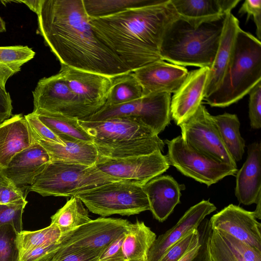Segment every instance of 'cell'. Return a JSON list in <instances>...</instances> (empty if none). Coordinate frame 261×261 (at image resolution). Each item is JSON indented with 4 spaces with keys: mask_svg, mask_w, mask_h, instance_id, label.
I'll list each match as a JSON object with an SVG mask.
<instances>
[{
    "mask_svg": "<svg viewBox=\"0 0 261 261\" xmlns=\"http://www.w3.org/2000/svg\"><path fill=\"white\" fill-rule=\"evenodd\" d=\"M33 95L34 110L41 109L78 120L93 114L81 103L60 72L40 79Z\"/></svg>",
    "mask_w": 261,
    "mask_h": 261,
    "instance_id": "11",
    "label": "cell"
},
{
    "mask_svg": "<svg viewBox=\"0 0 261 261\" xmlns=\"http://www.w3.org/2000/svg\"><path fill=\"white\" fill-rule=\"evenodd\" d=\"M156 238L144 222L130 223L125 232L121 251L125 261H146L147 253Z\"/></svg>",
    "mask_w": 261,
    "mask_h": 261,
    "instance_id": "27",
    "label": "cell"
},
{
    "mask_svg": "<svg viewBox=\"0 0 261 261\" xmlns=\"http://www.w3.org/2000/svg\"><path fill=\"white\" fill-rule=\"evenodd\" d=\"M249 118L251 127H261V82L258 83L249 92Z\"/></svg>",
    "mask_w": 261,
    "mask_h": 261,
    "instance_id": "41",
    "label": "cell"
},
{
    "mask_svg": "<svg viewBox=\"0 0 261 261\" xmlns=\"http://www.w3.org/2000/svg\"><path fill=\"white\" fill-rule=\"evenodd\" d=\"M132 72L142 86L143 96L152 93H174L189 73L185 67L168 63L162 60Z\"/></svg>",
    "mask_w": 261,
    "mask_h": 261,
    "instance_id": "15",
    "label": "cell"
},
{
    "mask_svg": "<svg viewBox=\"0 0 261 261\" xmlns=\"http://www.w3.org/2000/svg\"><path fill=\"white\" fill-rule=\"evenodd\" d=\"M6 31V28L5 21L0 16V33L5 32Z\"/></svg>",
    "mask_w": 261,
    "mask_h": 261,
    "instance_id": "52",
    "label": "cell"
},
{
    "mask_svg": "<svg viewBox=\"0 0 261 261\" xmlns=\"http://www.w3.org/2000/svg\"><path fill=\"white\" fill-rule=\"evenodd\" d=\"M261 82V42L241 28L231 59L219 87L203 99L211 107L224 108L248 94Z\"/></svg>",
    "mask_w": 261,
    "mask_h": 261,
    "instance_id": "4",
    "label": "cell"
},
{
    "mask_svg": "<svg viewBox=\"0 0 261 261\" xmlns=\"http://www.w3.org/2000/svg\"><path fill=\"white\" fill-rule=\"evenodd\" d=\"M131 223L126 219L101 217L63 234L59 249L67 250L106 249L125 232Z\"/></svg>",
    "mask_w": 261,
    "mask_h": 261,
    "instance_id": "12",
    "label": "cell"
},
{
    "mask_svg": "<svg viewBox=\"0 0 261 261\" xmlns=\"http://www.w3.org/2000/svg\"><path fill=\"white\" fill-rule=\"evenodd\" d=\"M63 236L58 227L51 223L38 230H22L17 238L19 255L36 248L61 242Z\"/></svg>",
    "mask_w": 261,
    "mask_h": 261,
    "instance_id": "34",
    "label": "cell"
},
{
    "mask_svg": "<svg viewBox=\"0 0 261 261\" xmlns=\"http://www.w3.org/2000/svg\"><path fill=\"white\" fill-rule=\"evenodd\" d=\"M210 227L208 223L205 225L201 236H200V247L193 261H212L208 245Z\"/></svg>",
    "mask_w": 261,
    "mask_h": 261,
    "instance_id": "47",
    "label": "cell"
},
{
    "mask_svg": "<svg viewBox=\"0 0 261 261\" xmlns=\"http://www.w3.org/2000/svg\"><path fill=\"white\" fill-rule=\"evenodd\" d=\"M79 121L80 124L93 138V143H113L158 135L149 127L130 118Z\"/></svg>",
    "mask_w": 261,
    "mask_h": 261,
    "instance_id": "16",
    "label": "cell"
},
{
    "mask_svg": "<svg viewBox=\"0 0 261 261\" xmlns=\"http://www.w3.org/2000/svg\"><path fill=\"white\" fill-rule=\"evenodd\" d=\"M221 139L229 154L237 163L242 160L245 142L240 132V122L236 114L224 113L213 116Z\"/></svg>",
    "mask_w": 261,
    "mask_h": 261,
    "instance_id": "28",
    "label": "cell"
},
{
    "mask_svg": "<svg viewBox=\"0 0 261 261\" xmlns=\"http://www.w3.org/2000/svg\"><path fill=\"white\" fill-rule=\"evenodd\" d=\"M50 162L47 151L37 142L16 154L5 168L8 179L22 190H29L35 177Z\"/></svg>",
    "mask_w": 261,
    "mask_h": 261,
    "instance_id": "19",
    "label": "cell"
},
{
    "mask_svg": "<svg viewBox=\"0 0 261 261\" xmlns=\"http://www.w3.org/2000/svg\"><path fill=\"white\" fill-rule=\"evenodd\" d=\"M208 225L261 251V224L253 212L230 204L214 215Z\"/></svg>",
    "mask_w": 261,
    "mask_h": 261,
    "instance_id": "14",
    "label": "cell"
},
{
    "mask_svg": "<svg viewBox=\"0 0 261 261\" xmlns=\"http://www.w3.org/2000/svg\"><path fill=\"white\" fill-rule=\"evenodd\" d=\"M166 0H83L89 18L113 15L125 10L164 3Z\"/></svg>",
    "mask_w": 261,
    "mask_h": 261,
    "instance_id": "33",
    "label": "cell"
},
{
    "mask_svg": "<svg viewBox=\"0 0 261 261\" xmlns=\"http://www.w3.org/2000/svg\"><path fill=\"white\" fill-rule=\"evenodd\" d=\"M35 55V51L28 46H0V88L6 90L8 80Z\"/></svg>",
    "mask_w": 261,
    "mask_h": 261,
    "instance_id": "32",
    "label": "cell"
},
{
    "mask_svg": "<svg viewBox=\"0 0 261 261\" xmlns=\"http://www.w3.org/2000/svg\"><path fill=\"white\" fill-rule=\"evenodd\" d=\"M27 204H0V226L11 224L18 233L22 231V214Z\"/></svg>",
    "mask_w": 261,
    "mask_h": 261,
    "instance_id": "38",
    "label": "cell"
},
{
    "mask_svg": "<svg viewBox=\"0 0 261 261\" xmlns=\"http://www.w3.org/2000/svg\"><path fill=\"white\" fill-rule=\"evenodd\" d=\"M33 112L60 139L67 137L78 140L93 141L92 137L80 124L77 119L41 109L33 110Z\"/></svg>",
    "mask_w": 261,
    "mask_h": 261,
    "instance_id": "29",
    "label": "cell"
},
{
    "mask_svg": "<svg viewBox=\"0 0 261 261\" xmlns=\"http://www.w3.org/2000/svg\"><path fill=\"white\" fill-rule=\"evenodd\" d=\"M63 144L34 140L48 152L51 161L93 166L98 158L97 148L92 142L75 140L64 137L61 139Z\"/></svg>",
    "mask_w": 261,
    "mask_h": 261,
    "instance_id": "25",
    "label": "cell"
},
{
    "mask_svg": "<svg viewBox=\"0 0 261 261\" xmlns=\"http://www.w3.org/2000/svg\"><path fill=\"white\" fill-rule=\"evenodd\" d=\"M216 208L209 200H204L189 208L175 225L156 238L147 253L146 261H158L189 231L197 229L205 217Z\"/></svg>",
    "mask_w": 261,
    "mask_h": 261,
    "instance_id": "17",
    "label": "cell"
},
{
    "mask_svg": "<svg viewBox=\"0 0 261 261\" xmlns=\"http://www.w3.org/2000/svg\"><path fill=\"white\" fill-rule=\"evenodd\" d=\"M42 0L35 1H18L17 2L22 3L27 5L30 9L37 15L39 13Z\"/></svg>",
    "mask_w": 261,
    "mask_h": 261,
    "instance_id": "49",
    "label": "cell"
},
{
    "mask_svg": "<svg viewBox=\"0 0 261 261\" xmlns=\"http://www.w3.org/2000/svg\"><path fill=\"white\" fill-rule=\"evenodd\" d=\"M76 196H71L63 206L51 217V224H54L64 234L81 226L91 219L88 210Z\"/></svg>",
    "mask_w": 261,
    "mask_h": 261,
    "instance_id": "31",
    "label": "cell"
},
{
    "mask_svg": "<svg viewBox=\"0 0 261 261\" xmlns=\"http://www.w3.org/2000/svg\"><path fill=\"white\" fill-rule=\"evenodd\" d=\"M153 217L166 220L180 203L181 186L171 176H156L143 186Z\"/></svg>",
    "mask_w": 261,
    "mask_h": 261,
    "instance_id": "23",
    "label": "cell"
},
{
    "mask_svg": "<svg viewBox=\"0 0 261 261\" xmlns=\"http://www.w3.org/2000/svg\"><path fill=\"white\" fill-rule=\"evenodd\" d=\"M24 116L34 140L39 139L58 144H64L59 137L43 124L34 112Z\"/></svg>",
    "mask_w": 261,
    "mask_h": 261,
    "instance_id": "39",
    "label": "cell"
},
{
    "mask_svg": "<svg viewBox=\"0 0 261 261\" xmlns=\"http://www.w3.org/2000/svg\"><path fill=\"white\" fill-rule=\"evenodd\" d=\"M223 18L194 28L180 18L167 29L160 49L162 60L181 66L211 67L222 34Z\"/></svg>",
    "mask_w": 261,
    "mask_h": 261,
    "instance_id": "3",
    "label": "cell"
},
{
    "mask_svg": "<svg viewBox=\"0 0 261 261\" xmlns=\"http://www.w3.org/2000/svg\"><path fill=\"white\" fill-rule=\"evenodd\" d=\"M49 260V259H48ZM48 260H44V261H48Z\"/></svg>",
    "mask_w": 261,
    "mask_h": 261,
    "instance_id": "54",
    "label": "cell"
},
{
    "mask_svg": "<svg viewBox=\"0 0 261 261\" xmlns=\"http://www.w3.org/2000/svg\"><path fill=\"white\" fill-rule=\"evenodd\" d=\"M99 156L111 158H123L146 155L163 151L164 142L158 135L113 143H93Z\"/></svg>",
    "mask_w": 261,
    "mask_h": 261,
    "instance_id": "26",
    "label": "cell"
},
{
    "mask_svg": "<svg viewBox=\"0 0 261 261\" xmlns=\"http://www.w3.org/2000/svg\"><path fill=\"white\" fill-rule=\"evenodd\" d=\"M2 122H1V121H0V124H1Z\"/></svg>",
    "mask_w": 261,
    "mask_h": 261,
    "instance_id": "53",
    "label": "cell"
},
{
    "mask_svg": "<svg viewBox=\"0 0 261 261\" xmlns=\"http://www.w3.org/2000/svg\"><path fill=\"white\" fill-rule=\"evenodd\" d=\"M125 232L112 242L103 251L98 261H125L121 251Z\"/></svg>",
    "mask_w": 261,
    "mask_h": 261,
    "instance_id": "46",
    "label": "cell"
},
{
    "mask_svg": "<svg viewBox=\"0 0 261 261\" xmlns=\"http://www.w3.org/2000/svg\"><path fill=\"white\" fill-rule=\"evenodd\" d=\"M88 210L106 217L130 216L150 211L143 186L123 181H111L74 195Z\"/></svg>",
    "mask_w": 261,
    "mask_h": 261,
    "instance_id": "6",
    "label": "cell"
},
{
    "mask_svg": "<svg viewBox=\"0 0 261 261\" xmlns=\"http://www.w3.org/2000/svg\"><path fill=\"white\" fill-rule=\"evenodd\" d=\"M61 246V242L43 246L19 255V261H44L48 260Z\"/></svg>",
    "mask_w": 261,
    "mask_h": 261,
    "instance_id": "42",
    "label": "cell"
},
{
    "mask_svg": "<svg viewBox=\"0 0 261 261\" xmlns=\"http://www.w3.org/2000/svg\"><path fill=\"white\" fill-rule=\"evenodd\" d=\"M179 126L182 138L190 146L216 161L237 168L221 139L212 115L205 106L201 105Z\"/></svg>",
    "mask_w": 261,
    "mask_h": 261,
    "instance_id": "10",
    "label": "cell"
},
{
    "mask_svg": "<svg viewBox=\"0 0 261 261\" xmlns=\"http://www.w3.org/2000/svg\"><path fill=\"white\" fill-rule=\"evenodd\" d=\"M94 165L99 171L116 180L141 186L165 172L170 166L166 155L160 150L123 158L98 156Z\"/></svg>",
    "mask_w": 261,
    "mask_h": 261,
    "instance_id": "9",
    "label": "cell"
},
{
    "mask_svg": "<svg viewBox=\"0 0 261 261\" xmlns=\"http://www.w3.org/2000/svg\"><path fill=\"white\" fill-rule=\"evenodd\" d=\"M18 232L11 224L0 226V261H19Z\"/></svg>",
    "mask_w": 261,
    "mask_h": 261,
    "instance_id": "37",
    "label": "cell"
},
{
    "mask_svg": "<svg viewBox=\"0 0 261 261\" xmlns=\"http://www.w3.org/2000/svg\"><path fill=\"white\" fill-rule=\"evenodd\" d=\"M171 94L152 93L128 103L103 106L92 115L81 120L101 121L113 118H127L141 122L159 135L170 123Z\"/></svg>",
    "mask_w": 261,
    "mask_h": 261,
    "instance_id": "8",
    "label": "cell"
},
{
    "mask_svg": "<svg viewBox=\"0 0 261 261\" xmlns=\"http://www.w3.org/2000/svg\"><path fill=\"white\" fill-rule=\"evenodd\" d=\"M143 96V89L132 71L112 77V84L104 106L129 102Z\"/></svg>",
    "mask_w": 261,
    "mask_h": 261,
    "instance_id": "30",
    "label": "cell"
},
{
    "mask_svg": "<svg viewBox=\"0 0 261 261\" xmlns=\"http://www.w3.org/2000/svg\"><path fill=\"white\" fill-rule=\"evenodd\" d=\"M239 14H247V21L252 16L256 28L257 39H261V1L246 0L239 10Z\"/></svg>",
    "mask_w": 261,
    "mask_h": 261,
    "instance_id": "43",
    "label": "cell"
},
{
    "mask_svg": "<svg viewBox=\"0 0 261 261\" xmlns=\"http://www.w3.org/2000/svg\"><path fill=\"white\" fill-rule=\"evenodd\" d=\"M28 203L21 189L10 180L2 191L0 203L3 204Z\"/></svg>",
    "mask_w": 261,
    "mask_h": 261,
    "instance_id": "45",
    "label": "cell"
},
{
    "mask_svg": "<svg viewBox=\"0 0 261 261\" xmlns=\"http://www.w3.org/2000/svg\"><path fill=\"white\" fill-rule=\"evenodd\" d=\"M179 18L170 0L132 8L116 14L89 18L100 41L130 71L160 60L161 45L167 29Z\"/></svg>",
    "mask_w": 261,
    "mask_h": 261,
    "instance_id": "2",
    "label": "cell"
},
{
    "mask_svg": "<svg viewBox=\"0 0 261 261\" xmlns=\"http://www.w3.org/2000/svg\"><path fill=\"white\" fill-rule=\"evenodd\" d=\"M105 249L67 250L59 248L48 261H98Z\"/></svg>",
    "mask_w": 261,
    "mask_h": 261,
    "instance_id": "40",
    "label": "cell"
},
{
    "mask_svg": "<svg viewBox=\"0 0 261 261\" xmlns=\"http://www.w3.org/2000/svg\"><path fill=\"white\" fill-rule=\"evenodd\" d=\"M9 181L10 180L5 175L3 168L0 167V199L3 190Z\"/></svg>",
    "mask_w": 261,
    "mask_h": 261,
    "instance_id": "50",
    "label": "cell"
},
{
    "mask_svg": "<svg viewBox=\"0 0 261 261\" xmlns=\"http://www.w3.org/2000/svg\"><path fill=\"white\" fill-rule=\"evenodd\" d=\"M59 72L81 103L93 114L104 106L112 77L63 65Z\"/></svg>",
    "mask_w": 261,
    "mask_h": 261,
    "instance_id": "13",
    "label": "cell"
},
{
    "mask_svg": "<svg viewBox=\"0 0 261 261\" xmlns=\"http://www.w3.org/2000/svg\"><path fill=\"white\" fill-rule=\"evenodd\" d=\"M256 204V209L253 211L254 216L256 219H261V196L259 197L255 203Z\"/></svg>",
    "mask_w": 261,
    "mask_h": 261,
    "instance_id": "51",
    "label": "cell"
},
{
    "mask_svg": "<svg viewBox=\"0 0 261 261\" xmlns=\"http://www.w3.org/2000/svg\"><path fill=\"white\" fill-rule=\"evenodd\" d=\"M168 146L166 157L170 165L184 175L207 185L218 182L238 171L228 164L216 161L188 144L181 136L164 142Z\"/></svg>",
    "mask_w": 261,
    "mask_h": 261,
    "instance_id": "7",
    "label": "cell"
},
{
    "mask_svg": "<svg viewBox=\"0 0 261 261\" xmlns=\"http://www.w3.org/2000/svg\"><path fill=\"white\" fill-rule=\"evenodd\" d=\"M235 195L240 203H255L261 196V145L254 142L248 147L247 156L236 173Z\"/></svg>",
    "mask_w": 261,
    "mask_h": 261,
    "instance_id": "22",
    "label": "cell"
},
{
    "mask_svg": "<svg viewBox=\"0 0 261 261\" xmlns=\"http://www.w3.org/2000/svg\"><path fill=\"white\" fill-rule=\"evenodd\" d=\"M179 18L192 27L218 21L231 12L240 0H170Z\"/></svg>",
    "mask_w": 261,
    "mask_h": 261,
    "instance_id": "20",
    "label": "cell"
},
{
    "mask_svg": "<svg viewBox=\"0 0 261 261\" xmlns=\"http://www.w3.org/2000/svg\"><path fill=\"white\" fill-rule=\"evenodd\" d=\"M12 101L9 92L0 88V121L4 122L12 116Z\"/></svg>",
    "mask_w": 261,
    "mask_h": 261,
    "instance_id": "48",
    "label": "cell"
},
{
    "mask_svg": "<svg viewBox=\"0 0 261 261\" xmlns=\"http://www.w3.org/2000/svg\"><path fill=\"white\" fill-rule=\"evenodd\" d=\"M208 245L212 261H248L230 244L220 230L210 228Z\"/></svg>",
    "mask_w": 261,
    "mask_h": 261,
    "instance_id": "35",
    "label": "cell"
},
{
    "mask_svg": "<svg viewBox=\"0 0 261 261\" xmlns=\"http://www.w3.org/2000/svg\"><path fill=\"white\" fill-rule=\"evenodd\" d=\"M200 236L198 229L191 230L169 248L158 261H178L199 245Z\"/></svg>",
    "mask_w": 261,
    "mask_h": 261,
    "instance_id": "36",
    "label": "cell"
},
{
    "mask_svg": "<svg viewBox=\"0 0 261 261\" xmlns=\"http://www.w3.org/2000/svg\"><path fill=\"white\" fill-rule=\"evenodd\" d=\"M222 232L230 244L247 260L261 261V251L258 250L247 244L234 238L225 232Z\"/></svg>",
    "mask_w": 261,
    "mask_h": 261,
    "instance_id": "44",
    "label": "cell"
},
{
    "mask_svg": "<svg viewBox=\"0 0 261 261\" xmlns=\"http://www.w3.org/2000/svg\"><path fill=\"white\" fill-rule=\"evenodd\" d=\"M240 28L238 19L231 12L226 14L223 20L218 48L214 62L209 69L204 98L215 91L221 84L232 58Z\"/></svg>",
    "mask_w": 261,
    "mask_h": 261,
    "instance_id": "21",
    "label": "cell"
},
{
    "mask_svg": "<svg viewBox=\"0 0 261 261\" xmlns=\"http://www.w3.org/2000/svg\"><path fill=\"white\" fill-rule=\"evenodd\" d=\"M209 68H199L189 72L185 81L171 99V118L176 125L190 117L201 105Z\"/></svg>",
    "mask_w": 261,
    "mask_h": 261,
    "instance_id": "18",
    "label": "cell"
},
{
    "mask_svg": "<svg viewBox=\"0 0 261 261\" xmlns=\"http://www.w3.org/2000/svg\"><path fill=\"white\" fill-rule=\"evenodd\" d=\"M35 142L24 116L16 114L0 124V167Z\"/></svg>",
    "mask_w": 261,
    "mask_h": 261,
    "instance_id": "24",
    "label": "cell"
},
{
    "mask_svg": "<svg viewBox=\"0 0 261 261\" xmlns=\"http://www.w3.org/2000/svg\"><path fill=\"white\" fill-rule=\"evenodd\" d=\"M38 31L61 64L113 77L130 72L97 38L83 0H42Z\"/></svg>",
    "mask_w": 261,
    "mask_h": 261,
    "instance_id": "1",
    "label": "cell"
},
{
    "mask_svg": "<svg viewBox=\"0 0 261 261\" xmlns=\"http://www.w3.org/2000/svg\"><path fill=\"white\" fill-rule=\"evenodd\" d=\"M118 181L93 166L51 161L29 188L42 196H71L101 185Z\"/></svg>",
    "mask_w": 261,
    "mask_h": 261,
    "instance_id": "5",
    "label": "cell"
}]
</instances>
